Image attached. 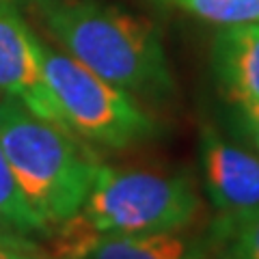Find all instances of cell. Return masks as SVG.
<instances>
[{"label":"cell","mask_w":259,"mask_h":259,"mask_svg":"<svg viewBox=\"0 0 259 259\" xmlns=\"http://www.w3.org/2000/svg\"><path fill=\"white\" fill-rule=\"evenodd\" d=\"M44 22L71 59L121 91L147 100L173 93L164 48L145 20L91 0H52Z\"/></svg>","instance_id":"6da1fadb"},{"label":"cell","mask_w":259,"mask_h":259,"mask_svg":"<svg viewBox=\"0 0 259 259\" xmlns=\"http://www.w3.org/2000/svg\"><path fill=\"white\" fill-rule=\"evenodd\" d=\"M0 147L22 194L46 227L67 223L82 209L97 160L67 127L3 97Z\"/></svg>","instance_id":"7a4b0ae2"},{"label":"cell","mask_w":259,"mask_h":259,"mask_svg":"<svg viewBox=\"0 0 259 259\" xmlns=\"http://www.w3.org/2000/svg\"><path fill=\"white\" fill-rule=\"evenodd\" d=\"M197 212L199 194L186 175L97 162L84 205L69 221L93 233L151 236L182 231Z\"/></svg>","instance_id":"3957f363"},{"label":"cell","mask_w":259,"mask_h":259,"mask_svg":"<svg viewBox=\"0 0 259 259\" xmlns=\"http://www.w3.org/2000/svg\"><path fill=\"white\" fill-rule=\"evenodd\" d=\"M44 76L59 121L71 134L110 149H125L156 132V121L134 95L93 74L67 52L44 44Z\"/></svg>","instance_id":"277c9868"},{"label":"cell","mask_w":259,"mask_h":259,"mask_svg":"<svg viewBox=\"0 0 259 259\" xmlns=\"http://www.w3.org/2000/svg\"><path fill=\"white\" fill-rule=\"evenodd\" d=\"M0 93L61 125L44 76V44L5 0H0Z\"/></svg>","instance_id":"5b68a950"},{"label":"cell","mask_w":259,"mask_h":259,"mask_svg":"<svg viewBox=\"0 0 259 259\" xmlns=\"http://www.w3.org/2000/svg\"><path fill=\"white\" fill-rule=\"evenodd\" d=\"M205 188L221 214L259 212V158L225 141L214 127L201 134Z\"/></svg>","instance_id":"8992f818"},{"label":"cell","mask_w":259,"mask_h":259,"mask_svg":"<svg viewBox=\"0 0 259 259\" xmlns=\"http://www.w3.org/2000/svg\"><path fill=\"white\" fill-rule=\"evenodd\" d=\"M59 246L52 255L71 259H205L201 244L186 240L180 231L151 236L93 233L76 223H63Z\"/></svg>","instance_id":"52a82bcc"},{"label":"cell","mask_w":259,"mask_h":259,"mask_svg":"<svg viewBox=\"0 0 259 259\" xmlns=\"http://www.w3.org/2000/svg\"><path fill=\"white\" fill-rule=\"evenodd\" d=\"M212 65L223 91L250 121L259 110V22L218 30Z\"/></svg>","instance_id":"ba28073f"},{"label":"cell","mask_w":259,"mask_h":259,"mask_svg":"<svg viewBox=\"0 0 259 259\" xmlns=\"http://www.w3.org/2000/svg\"><path fill=\"white\" fill-rule=\"evenodd\" d=\"M201 248L205 259H259V212L218 214Z\"/></svg>","instance_id":"9c48e42d"},{"label":"cell","mask_w":259,"mask_h":259,"mask_svg":"<svg viewBox=\"0 0 259 259\" xmlns=\"http://www.w3.org/2000/svg\"><path fill=\"white\" fill-rule=\"evenodd\" d=\"M48 227L28 205L22 194L7 156L0 147V240L28 242L30 236L46 231Z\"/></svg>","instance_id":"30bf717a"},{"label":"cell","mask_w":259,"mask_h":259,"mask_svg":"<svg viewBox=\"0 0 259 259\" xmlns=\"http://www.w3.org/2000/svg\"><path fill=\"white\" fill-rule=\"evenodd\" d=\"M184 13L218 26L259 22V0H158Z\"/></svg>","instance_id":"8fae6325"},{"label":"cell","mask_w":259,"mask_h":259,"mask_svg":"<svg viewBox=\"0 0 259 259\" xmlns=\"http://www.w3.org/2000/svg\"><path fill=\"white\" fill-rule=\"evenodd\" d=\"M0 259H37V250L28 242L0 240Z\"/></svg>","instance_id":"7c38bea8"},{"label":"cell","mask_w":259,"mask_h":259,"mask_svg":"<svg viewBox=\"0 0 259 259\" xmlns=\"http://www.w3.org/2000/svg\"><path fill=\"white\" fill-rule=\"evenodd\" d=\"M250 125H253V132H255V141L259 145V110H257V115L250 119Z\"/></svg>","instance_id":"4fadbf2b"},{"label":"cell","mask_w":259,"mask_h":259,"mask_svg":"<svg viewBox=\"0 0 259 259\" xmlns=\"http://www.w3.org/2000/svg\"><path fill=\"white\" fill-rule=\"evenodd\" d=\"M37 259H71V257H63V255H41V253H37Z\"/></svg>","instance_id":"5bb4252c"},{"label":"cell","mask_w":259,"mask_h":259,"mask_svg":"<svg viewBox=\"0 0 259 259\" xmlns=\"http://www.w3.org/2000/svg\"><path fill=\"white\" fill-rule=\"evenodd\" d=\"M39 3H44V5H46V3H52V0H39Z\"/></svg>","instance_id":"9a60e30c"}]
</instances>
